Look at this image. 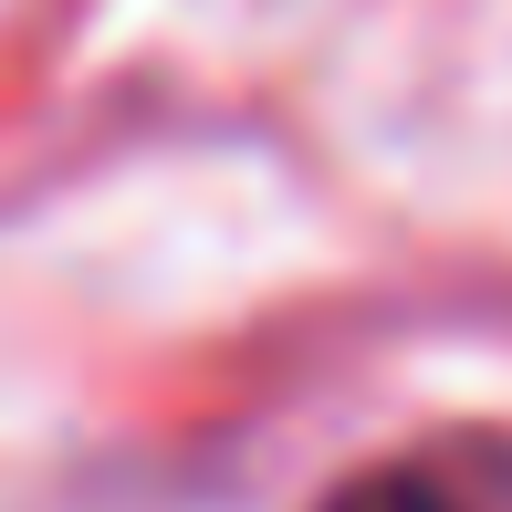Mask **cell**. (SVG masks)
Segmentation results:
<instances>
[{"label":"cell","mask_w":512,"mask_h":512,"mask_svg":"<svg viewBox=\"0 0 512 512\" xmlns=\"http://www.w3.org/2000/svg\"><path fill=\"white\" fill-rule=\"evenodd\" d=\"M324 512H471V502H460L439 471H366V481H345Z\"/></svg>","instance_id":"6da1fadb"}]
</instances>
